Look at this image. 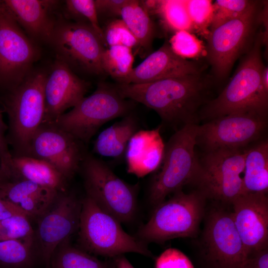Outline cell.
Listing matches in <instances>:
<instances>
[{
	"mask_svg": "<svg viewBox=\"0 0 268 268\" xmlns=\"http://www.w3.org/2000/svg\"><path fill=\"white\" fill-rule=\"evenodd\" d=\"M115 87L123 98L153 110L177 130L187 125H199L200 112L209 101L210 82L200 73L146 83H119Z\"/></svg>",
	"mask_w": 268,
	"mask_h": 268,
	"instance_id": "6da1fadb",
	"label": "cell"
},
{
	"mask_svg": "<svg viewBox=\"0 0 268 268\" xmlns=\"http://www.w3.org/2000/svg\"><path fill=\"white\" fill-rule=\"evenodd\" d=\"M263 32L255 41L230 81L218 96L205 104L199 113L204 122L229 114L253 111L268 116V91L262 83L264 65Z\"/></svg>",
	"mask_w": 268,
	"mask_h": 268,
	"instance_id": "7a4b0ae2",
	"label": "cell"
},
{
	"mask_svg": "<svg viewBox=\"0 0 268 268\" xmlns=\"http://www.w3.org/2000/svg\"><path fill=\"white\" fill-rule=\"evenodd\" d=\"M46 75L43 70L32 71L19 85L0 97L8 116L6 139L12 156L27 155L32 137L43 123Z\"/></svg>",
	"mask_w": 268,
	"mask_h": 268,
	"instance_id": "3957f363",
	"label": "cell"
},
{
	"mask_svg": "<svg viewBox=\"0 0 268 268\" xmlns=\"http://www.w3.org/2000/svg\"><path fill=\"white\" fill-rule=\"evenodd\" d=\"M205 194L198 189L190 193L182 190L157 205L150 218L138 232L144 243L163 242L183 237H196L205 213Z\"/></svg>",
	"mask_w": 268,
	"mask_h": 268,
	"instance_id": "277c9868",
	"label": "cell"
},
{
	"mask_svg": "<svg viewBox=\"0 0 268 268\" xmlns=\"http://www.w3.org/2000/svg\"><path fill=\"white\" fill-rule=\"evenodd\" d=\"M78 230L82 250L88 253L115 258L134 253L153 257L145 243L126 232L118 220L87 195L81 201Z\"/></svg>",
	"mask_w": 268,
	"mask_h": 268,
	"instance_id": "5b68a950",
	"label": "cell"
},
{
	"mask_svg": "<svg viewBox=\"0 0 268 268\" xmlns=\"http://www.w3.org/2000/svg\"><path fill=\"white\" fill-rule=\"evenodd\" d=\"M262 3L254 0L243 13L208 33L206 57L218 80L225 79L237 59L252 47L262 23Z\"/></svg>",
	"mask_w": 268,
	"mask_h": 268,
	"instance_id": "8992f818",
	"label": "cell"
},
{
	"mask_svg": "<svg viewBox=\"0 0 268 268\" xmlns=\"http://www.w3.org/2000/svg\"><path fill=\"white\" fill-rule=\"evenodd\" d=\"M132 107L115 86L101 83L93 93L84 97L53 123L82 143H87L102 125L130 114Z\"/></svg>",
	"mask_w": 268,
	"mask_h": 268,
	"instance_id": "52a82bcc",
	"label": "cell"
},
{
	"mask_svg": "<svg viewBox=\"0 0 268 268\" xmlns=\"http://www.w3.org/2000/svg\"><path fill=\"white\" fill-rule=\"evenodd\" d=\"M198 125H187L176 131L165 144L161 170L149 190L150 203L156 206L170 194L182 190L194 179L197 155L195 152Z\"/></svg>",
	"mask_w": 268,
	"mask_h": 268,
	"instance_id": "ba28073f",
	"label": "cell"
},
{
	"mask_svg": "<svg viewBox=\"0 0 268 268\" xmlns=\"http://www.w3.org/2000/svg\"><path fill=\"white\" fill-rule=\"evenodd\" d=\"M38 44L19 25L3 0H0V92L19 85L40 57Z\"/></svg>",
	"mask_w": 268,
	"mask_h": 268,
	"instance_id": "9c48e42d",
	"label": "cell"
},
{
	"mask_svg": "<svg viewBox=\"0 0 268 268\" xmlns=\"http://www.w3.org/2000/svg\"><path fill=\"white\" fill-rule=\"evenodd\" d=\"M86 195L121 223L131 221L137 209L135 187L118 177L101 160L85 155L80 166Z\"/></svg>",
	"mask_w": 268,
	"mask_h": 268,
	"instance_id": "30bf717a",
	"label": "cell"
},
{
	"mask_svg": "<svg viewBox=\"0 0 268 268\" xmlns=\"http://www.w3.org/2000/svg\"><path fill=\"white\" fill-rule=\"evenodd\" d=\"M245 149L221 148L204 151L197 157L192 183L207 198L230 203L244 193L243 179Z\"/></svg>",
	"mask_w": 268,
	"mask_h": 268,
	"instance_id": "8fae6325",
	"label": "cell"
},
{
	"mask_svg": "<svg viewBox=\"0 0 268 268\" xmlns=\"http://www.w3.org/2000/svg\"><path fill=\"white\" fill-rule=\"evenodd\" d=\"M49 45L56 59L73 72L96 75L104 73L101 63L104 44L90 26L67 20L61 13Z\"/></svg>",
	"mask_w": 268,
	"mask_h": 268,
	"instance_id": "7c38bea8",
	"label": "cell"
},
{
	"mask_svg": "<svg viewBox=\"0 0 268 268\" xmlns=\"http://www.w3.org/2000/svg\"><path fill=\"white\" fill-rule=\"evenodd\" d=\"M268 116L253 111L229 114L198 125L196 146L204 151L245 149L265 138Z\"/></svg>",
	"mask_w": 268,
	"mask_h": 268,
	"instance_id": "4fadbf2b",
	"label": "cell"
},
{
	"mask_svg": "<svg viewBox=\"0 0 268 268\" xmlns=\"http://www.w3.org/2000/svg\"><path fill=\"white\" fill-rule=\"evenodd\" d=\"M202 238L204 255L213 268H241L246 255L232 211L212 207L205 216Z\"/></svg>",
	"mask_w": 268,
	"mask_h": 268,
	"instance_id": "5bb4252c",
	"label": "cell"
},
{
	"mask_svg": "<svg viewBox=\"0 0 268 268\" xmlns=\"http://www.w3.org/2000/svg\"><path fill=\"white\" fill-rule=\"evenodd\" d=\"M81 201L74 194H59L49 208L38 218L35 243L40 259L46 268L56 248L78 229Z\"/></svg>",
	"mask_w": 268,
	"mask_h": 268,
	"instance_id": "9a60e30c",
	"label": "cell"
},
{
	"mask_svg": "<svg viewBox=\"0 0 268 268\" xmlns=\"http://www.w3.org/2000/svg\"><path fill=\"white\" fill-rule=\"evenodd\" d=\"M82 142L53 123H42L31 140L27 155L44 160L69 181L85 156Z\"/></svg>",
	"mask_w": 268,
	"mask_h": 268,
	"instance_id": "2e32d148",
	"label": "cell"
},
{
	"mask_svg": "<svg viewBox=\"0 0 268 268\" xmlns=\"http://www.w3.org/2000/svg\"><path fill=\"white\" fill-rule=\"evenodd\" d=\"M267 194L244 193L231 202L233 219L244 245L246 257L268 247Z\"/></svg>",
	"mask_w": 268,
	"mask_h": 268,
	"instance_id": "e0dca14e",
	"label": "cell"
},
{
	"mask_svg": "<svg viewBox=\"0 0 268 268\" xmlns=\"http://www.w3.org/2000/svg\"><path fill=\"white\" fill-rule=\"evenodd\" d=\"M89 83L78 77L64 62L56 59L44 85L45 114L42 123H53L84 97Z\"/></svg>",
	"mask_w": 268,
	"mask_h": 268,
	"instance_id": "ac0fdd59",
	"label": "cell"
},
{
	"mask_svg": "<svg viewBox=\"0 0 268 268\" xmlns=\"http://www.w3.org/2000/svg\"><path fill=\"white\" fill-rule=\"evenodd\" d=\"M27 35L35 43L49 44L61 14L55 0H3Z\"/></svg>",
	"mask_w": 268,
	"mask_h": 268,
	"instance_id": "d6986e66",
	"label": "cell"
},
{
	"mask_svg": "<svg viewBox=\"0 0 268 268\" xmlns=\"http://www.w3.org/2000/svg\"><path fill=\"white\" fill-rule=\"evenodd\" d=\"M201 71L198 63L179 57L173 51L169 43L165 42L133 68L130 74L119 83H146Z\"/></svg>",
	"mask_w": 268,
	"mask_h": 268,
	"instance_id": "ffe728a7",
	"label": "cell"
},
{
	"mask_svg": "<svg viewBox=\"0 0 268 268\" xmlns=\"http://www.w3.org/2000/svg\"><path fill=\"white\" fill-rule=\"evenodd\" d=\"M164 147L160 128L137 131L125 153L128 172L141 178L155 170L162 163Z\"/></svg>",
	"mask_w": 268,
	"mask_h": 268,
	"instance_id": "44dd1931",
	"label": "cell"
},
{
	"mask_svg": "<svg viewBox=\"0 0 268 268\" xmlns=\"http://www.w3.org/2000/svg\"><path fill=\"white\" fill-rule=\"evenodd\" d=\"M60 192L27 180L9 181L0 187V197L38 218L55 202Z\"/></svg>",
	"mask_w": 268,
	"mask_h": 268,
	"instance_id": "7402d4cb",
	"label": "cell"
},
{
	"mask_svg": "<svg viewBox=\"0 0 268 268\" xmlns=\"http://www.w3.org/2000/svg\"><path fill=\"white\" fill-rule=\"evenodd\" d=\"M9 181L27 180L55 190L67 191L68 181L48 162L28 156H13Z\"/></svg>",
	"mask_w": 268,
	"mask_h": 268,
	"instance_id": "603a6c76",
	"label": "cell"
},
{
	"mask_svg": "<svg viewBox=\"0 0 268 268\" xmlns=\"http://www.w3.org/2000/svg\"><path fill=\"white\" fill-rule=\"evenodd\" d=\"M243 173L244 193L267 194L268 140L266 137L245 148Z\"/></svg>",
	"mask_w": 268,
	"mask_h": 268,
	"instance_id": "cb8c5ba5",
	"label": "cell"
},
{
	"mask_svg": "<svg viewBox=\"0 0 268 268\" xmlns=\"http://www.w3.org/2000/svg\"><path fill=\"white\" fill-rule=\"evenodd\" d=\"M137 128L135 117L128 114L99 134L94 141L93 151L103 156L121 157L125 154L128 142Z\"/></svg>",
	"mask_w": 268,
	"mask_h": 268,
	"instance_id": "d4e9b609",
	"label": "cell"
},
{
	"mask_svg": "<svg viewBox=\"0 0 268 268\" xmlns=\"http://www.w3.org/2000/svg\"><path fill=\"white\" fill-rule=\"evenodd\" d=\"M120 16L136 39L138 49L145 52L149 50L154 38V26L140 1L128 0L121 10Z\"/></svg>",
	"mask_w": 268,
	"mask_h": 268,
	"instance_id": "484cf974",
	"label": "cell"
},
{
	"mask_svg": "<svg viewBox=\"0 0 268 268\" xmlns=\"http://www.w3.org/2000/svg\"><path fill=\"white\" fill-rule=\"evenodd\" d=\"M34 244L35 239L0 241V268H33L40 261Z\"/></svg>",
	"mask_w": 268,
	"mask_h": 268,
	"instance_id": "4316f807",
	"label": "cell"
},
{
	"mask_svg": "<svg viewBox=\"0 0 268 268\" xmlns=\"http://www.w3.org/2000/svg\"><path fill=\"white\" fill-rule=\"evenodd\" d=\"M67 238L53 253L49 268H111L86 251L72 246Z\"/></svg>",
	"mask_w": 268,
	"mask_h": 268,
	"instance_id": "83f0119b",
	"label": "cell"
},
{
	"mask_svg": "<svg viewBox=\"0 0 268 268\" xmlns=\"http://www.w3.org/2000/svg\"><path fill=\"white\" fill-rule=\"evenodd\" d=\"M134 57L132 49L124 46H113L105 49L102 56V67L107 73L120 82L131 72Z\"/></svg>",
	"mask_w": 268,
	"mask_h": 268,
	"instance_id": "f1b7e54d",
	"label": "cell"
},
{
	"mask_svg": "<svg viewBox=\"0 0 268 268\" xmlns=\"http://www.w3.org/2000/svg\"><path fill=\"white\" fill-rule=\"evenodd\" d=\"M61 11L65 19L90 26L105 44L94 0H67L62 5Z\"/></svg>",
	"mask_w": 268,
	"mask_h": 268,
	"instance_id": "f546056e",
	"label": "cell"
},
{
	"mask_svg": "<svg viewBox=\"0 0 268 268\" xmlns=\"http://www.w3.org/2000/svg\"><path fill=\"white\" fill-rule=\"evenodd\" d=\"M156 14L164 26L174 33L184 30L191 33L195 29L187 10L186 0H159Z\"/></svg>",
	"mask_w": 268,
	"mask_h": 268,
	"instance_id": "4dcf8cb0",
	"label": "cell"
},
{
	"mask_svg": "<svg viewBox=\"0 0 268 268\" xmlns=\"http://www.w3.org/2000/svg\"><path fill=\"white\" fill-rule=\"evenodd\" d=\"M254 0H217L213 6L210 29L243 13Z\"/></svg>",
	"mask_w": 268,
	"mask_h": 268,
	"instance_id": "1f68e13d",
	"label": "cell"
},
{
	"mask_svg": "<svg viewBox=\"0 0 268 268\" xmlns=\"http://www.w3.org/2000/svg\"><path fill=\"white\" fill-rule=\"evenodd\" d=\"M29 218L17 216L0 221V241L35 239Z\"/></svg>",
	"mask_w": 268,
	"mask_h": 268,
	"instance_id": "d6a6232c",
	"label": "cell"
},
{
	"mask_svg": "<svg viewBox=\"0 0 268 268\" xmlns=\"http://www.w3.org/2000/svg\"><path fill=\"white\" fill-rule=\"evenodd\" d=\"M105 44L109 47L124 46L131 49L138 47L135 37L121 19L109 22L103 30Z\"/></svg>",
	"mask_w": 268,
	"mask_h": 268,
	"instance_id": "836d02e7",
	"label": "cell"
},
{
	"mask_svg": "<svg viewBox=\"0 0 268 268\" xmlns=\"http://www.w3.org/2000/svg\"><path fill=\"white\" fill-rule=\"evenodd\" d=\"M169 44L176 55L185 59L196 58L202 51L201 42L193 34L184 30L174 33Z\"/></svg>",
	"mask_w": 268,
	"mask_h": 268,
	"instance_id": "e575fe53",
	"label": "cell"
},
{
	"mask_svg": "<svg viewBox=\"0 0 268 268\" xmlns=\"http://www.w3.org/2000/svg\"><path fill=\"white\" fill-rule=\"evenodd\" d=\"M186 6L194 28L204 31L210 22L213 13L212 1L207 0H187Z\"/></svg>",
	"mask_w": 268,
	"mask_h": 268,
	"instance_id": "d590c367",
	"label": "cell"
},
{
	"mask_svg": "<svg viewBox=\"0 0 268 268\" xmlns=\"http://www.w3.org/2000/svg\"><path fill=\"white\" fill-rule=\"evenodd\" d=\"M155 268H195L189 258L175 248L165 250L156 259Z\"/></svg>",
	"mask_w": 268,
	"mask_h": 268,
	"instance_id": "8d00e7d4",
	"label": "cell"
},
{
	"mask_svg": "<svg viewBox=\"0 0 268 268\" xmlns=\"http://www.w3.org/2000/svg\"><path fill=\"white\" fill-rule=\"evenodd\" d=\"M4 112L0 101V164L9 178L12 168V155L6 139L8 126L3 120L2 113Z\"/></svg>",
	"mask_w": 268,
	"mask_h": 268,
	"instance_id": "74e56055",
	"label": "cell"
},
{
	"mask_svg": "<svg viewBox=\"0 0 268 268\" xmlns=\"http://www.w3.org/2000/svg\"><path fill=\"white\" fill-rule=\"evenodd\" d=\"M128 0H95V5L98 16L117 17Z\"/></svg>",
	"mask_w": 268,
	"mask_h": 268,
	"instance_id": "f35d334b",
	"label": "cell"
},
{
	"mask_svg": "<svg viewBox=\"0 0 268 268\" xmlns=\"http://www.w3.org/2000/svg\"><path fill=\"white\" fill-rule=\"evenodd\" d=\"M241 268H268V247L248 255Z\"/></svg>",
	"mask_w": 268,
	"mask_h": 268,
	"instance_id": "ab89813d",
	"label": "cell"
},
{
	"mask_svg": "<svg viewBox=\"0 0 268 268\" xmlns=\"http://www.w3.org/2000/svg\"><path fill=\"white\" fill-rule=\"evenodd\" d=\"M17 216H24L29 218L14 204L0 197V221Z\"/></svg>",
	"mask_w": 268,
	"mask_h": 268,
	"instance_id": "60d3db41",
	"label": "cell"
},
{
	"mask_svg": "<svg viewBox=\"0 0 268 268\" xmlns=\"http://www.w3.org/2000/svg\"><path fill=\"white\" fill-rule=\"evenodd\" d=\"M139 1L142 7L150 16L152 14H156L159 0H144Z\"/></svg>",
	"mask_w": 268,
	"mask_h": 268,
	"instance_id": "b9f144b4",
	"label": "cell"
},
{
	"mask_svg": "<svg viewBox=\"0 0 268 268\" xmlns=\"http://www.w3.org/2000/svg\"><path fill=\"white\" fill-rule=\"evenodd\" d=\"M114 265L115 268H134L123 255L114 258Z\"/></svg>",
	"mask_w": 268,
	"mask_h": 268,
	"instance_id": "7bdbcfd3",
	"label": "cell"
},
{
	"mask_svg": "<svg viewBox=\"0 0 268 268\" xmlns=\"http://www.w3.org/2000/svg\"><path fill=\"white\" fill-rule=\"evenodd\" d=\"M9 181L0 164V187Z\"/></svg>",
	"mask_w": 268,
	"mask_h": 268,
	"instance_id": "ee69618b",
	"label": "cell"
}]
</instances>
